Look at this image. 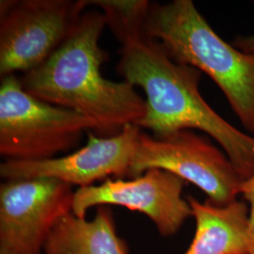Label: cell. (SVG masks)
Masks as SVG:
<instances>
[{"label": "cell", "instance_id": "cell-1", "mask_svg": "<svg viewBox=\"0 0 254 254\" xmlns=\"http://www.w3.org/2000/svg\"><path fill=\"white\" fill-rule=\"evenodd\" d=\"M107 18L121 47L116 71L125 81L145 92L146 114L136 126L167 136L199 130L217 141L242 180L254 174V136L240 131L210 107L199 91L201 72L174 61L146 32V0H91Z\"/></svg>", "mask_w": 254, "mask_h": 254}, {"label": "cell", "instance_id": "cell-2", "mask_svg": "<svg viewBox=\"0 0 254 254\" xmlns=\"http://www.w3.org/2000/svg\"><path fill=\"white\" fill-rule=\"evenodd\" d=\"M108 26L103 11H84L64 44L46 63L23 73L25 91L40 100L71 109L95 123L93 134L112 136L145 116L146 101L128 82L104 77L109 54L99 46Z\"/></svg>", "mask_w": 254, "mask_h": 254}, {"label": "cell", "instance_id": "cell-3", "mask_svg": "<svg viewBox=\"0 0 254 254\" xmlns=\"http://www.w3.org/2000/svg\"><path fill=\"white\" fill-rule=\"evenodd\" d=\"M142 24L174 61L217 84L247 133L254 136V55L218 36L192 0H146Z\"/></svg>", "mask_w": 254, "mask_h": 254}, {"label": "cell", "instance_id": "cell-4", "mask_svg": "<svg viewBox=\"0 0 254 254\" xmlns=\"http://www.w3.org/2000/svg\"><path fill=\"white\" fill-rule=\"evenodd\" d=\"M96 125L81 114L32 96L15 74L0 83V155L5 160L52 159L77 145Z\"/></svg>", "mask_w": 254, "mask_h": 254}, {"label": "cell", "instance_id": "cell-5", "mask_svg": "<svg viewBox=\"0 0 254 254\" xmlns=\"http://www.w3.org/2000/svg\"><path fill=\"white\" fill-rule=\"evenodd\" d=\"M151 169H160L190 182L218 206L237 200L243 182L220 147L190 129L167 136L140 133L127 177L135 178Z\"/></svg>", "mask_w": 254, "mask_h": 254}, {"label": "cell", "instance_id": "cell-6", "mask_svg": "<svg viewBox=\"0 0 254 254\" xmlns=\"http://www.w3.org/2000/svg\"><path fill=\"white\" fill-rule=\"evenodd\" d=\"M89 6V0H1L0 77L45 64Z\"/></svg>", "mask_w": 254, "mask_h": 254}, {"label": "cell", "instance_id": "cell-7", "mask_svg": "<svg viewBox=\"0 0 254 254\" xmlns=\"http://www.w3.org/2000/svg\"><path fill=\"white\" fill-rule=\"evenodd\" d=\"M72 186L54 178L0 186V254H42L57 223L72 213Z\"/></svg>", "mask_w": 254, "mask_h": 254}, {"label": "cell", "instance_id": "cell-8", "mask_svg": "<svg viewBox=\"0 0 254 254\" xmlns=\"http://www.w3.org/2000/svg\"><path fill=\"white\" fill-rule=\"evenodd\" d=\"M185 184L180 177L160 169L148 170L130 180L109 178L98 186L74 191L72 213L84 218L92 207L119 205L151 218L161 236H173L192 217L190 202L182 197Z\"/></svg>", "mask_w": 254, "mask_h": 254}, {"label": "cell", "instance_id": "cell-9", "mask_svg": "<svg viewBox=\"0 0 254 254\" xmlns=\"http://www.w3.org/2000/svg\"><path fill=\"white\" fill-rule=\"evenodd\" d=\"M141 128L129 125L117 135L99 136L88 132V143L72 154L33 162L5 160L0 175L6 180L54 178L86 188L109 176H128Z\"/></svg>", "mask_w": 254, "mask_h": 254}, {"label": "cell", "instance_id": "cell-10", "mask_svg": "<svg viewBox=\"0 0 254 254\" xmlns=\"http://www.w3.org/2000/svg\"><path fill=\"white\" fill-rule=\"evenodd\" d=\"M196 233L184 254H251L250 207L236 200L218 206L189 196Z\"/></svg>", "mask_w": 254, "mask_h": 254}, {"label": "cell", "instance_id": "cell-11", "mask_svg": "<svg viewBox=\"0 0 254 254\" xmlns=\"http://www.w3.org/2000/svg\"><path fill=\"white\" fill-rule=\"evenodd\" d=\"M46 254H128L118 236L111 209L98 206L93 219L64 216L49 236Z\"/></svg>", "mask_w": 254, "mask_h": 254}, {"label": "cell", "instance_id": "cell-12", "mask_svg": "<svg viewBox=\"0 0 254 254\" xmlns=\"http://www.w3.org/2000/svg\"><path fill=\"white\" fill-rule=\"evenodd\" d=\"M239 194L243 195L250 207V236L251 254H254V174L241 183Z\"/></svg>", "mask_w": 254, "mask_h": 254}, {"label": "cell", "instance_id": "cell-13", "mask_svg": "<svg viewBox=\"0 0 254 254\" xmlns=\"http://www.w3.org/2000/svg\"><path fill=\"white\" fill-rule=\"evenodd\" d=\"M232 45L244 53L254 55V34L251 36L236 37Z\"/></svg>", "mask_w": 254, "mask_h": 254}]
</instances>
